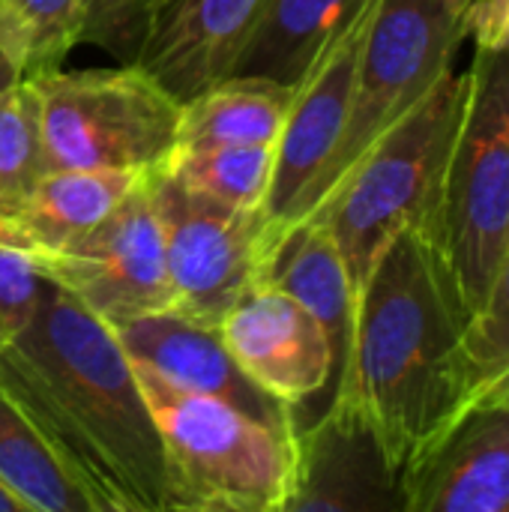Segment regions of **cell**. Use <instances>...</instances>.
<instances>
[{"instance_id":"obj_1","label":"cell","mask_w":509,"mask_h":512,"mask_svg":"<svg viewBox=\"0 0 509 512\" xmlns=\"http://www.w3.org/2000/svg\"><path fill=\"white\" fill-rule=\"evenodd\" d=\"M0 384L93 512H165L162 444L114 330L48 282L21 336L0 348Z\"/></svg>"},{"instance_id":"obj_2","label":"cell","mask_w":509,"mask_h":512,"mask_svg":"<svg viewBox=\"0 0 509 512\" xmlns=\"http://www.w3.org/2000/svg\"><path fill=\"white\" fill-rule=\"evenodd\" d=\"M471 387L462 315L426 231L405 228L357 288L351 342L330 405L375 435L402 480L414 453Z\"/></svg>"},{"instance_id":"obj_3","label":"cell","mask_w":509,"mask_h":512,"mask_svg":"<svg viewBox=\"0 0 509 512\" xmlns=\"http://www.w3.org/2000/svg\"><path fill=\"white\" fill-rule=\"evenodd\" d=\"M447 291L471 324L509 249V54L477 48L435 210L426 222Z\"/></svg>"},{"instance_id":"obj_4","label":"cell","mask_w":509,"mask_h":512,"mask_svg":"<svg viewBox=\"0 0 509 512\" xmlns=\"http://www.w3.org/2000/svg\"><path fill=\"white\" fill-rule=\"evenodd\" d=\"M465 96L468 69L450 66L306 216L333 237L354 291L399 231L426 228L459 132Z\"/></svg>"},{"instance_id":"obj_5","label":"cell","mask_w":509,"mask_h":512,"mask_svg":"<svg viewBox=\"0 0 509 512\" xmlns=\"http://www.w3.org/2000/svg\"><path fill=\"white\" fill-rule=\"evenodd\" d=\"M162 444L165 512H285L297 483V435L180 390L135 363Z\"/></svg>"},{"instance_id":"obj_6","label":"cell","mask_w":509,"mask_h":512,"mask_svg":"<svg viewBox=\"0 0 509 512\" xmlns=\"http://www.w3.org/2000/svg\"><path fill=\"white\" fill-rule=\"evenodd\" d=\"M48 168L153 171L177 150L180 99L141 66L30 78Z\"/></svg>"},{"instance_id":"obj_7","label":"cell","mask_w":509,"mask_h":512,"mask_svg":"<svg viewBox=\"0 0 509 512\" xmlns=\"http://www.w3.org/2000/svg\"><path fill=\"white\" fill-rule=\"evenodd\" d=\"M465 39V12L453 0H378L357 60L348 123L318 183L315 204L432 90Z\"/></svg>"},{"instance_id":"obj_8","label":"cell","mask_w":509,"mask_h":512,"mask_svg":"<svg viewBox=\"0 0 509 512\" xmlns=\"http://www.w3.org/2000/svg\"><path fill=\"white\" fill-rule=\"evenodd\" d=\"M162 228L171 312L219 327L228 309L255 285L276 246L267 210H237L213 201L162 168L150 171Z\"/></svg>"},{"instance_id":"obj_9","label":"cell","mask_w":509,"mask_h":512,"mask_svg":"<svg viewBox=\"0 0 509 512\" xmlns=\"http://www.w3.org/2000/svg\"><path fill=\"white\" fill-rule=\"evenodd\" d=\"M33 264L45 282L75 297L111 330L171 309V282L150 171L90 234L60 252L33 255Z\"/></svg>"},{"instance_id":"obj_10","label":"cell","mask_w":509,"mask_h":512,"mask_svg":"<svg viewBox=\"0 0 509 512\" xmlns=\"http://www.w3.org/2000/svg\"><path fill=\"white\" fill-rule=\"evenodd\" d=\"M399 486L405 512H509V369L459 399Z\"/></svg>"},{"instance_id":"obj_11","label":"cell","mask_w":509,"mask_h":512,"mask_svg":"<svg viewBox=\"0 0 509 512\" xmlns=\"http://www.w3.org/2000/svg\"><path fill=\"white\" fill-rule=\"evenodd\" d=\"M375 6L378 0H363L357 12L333 30L303 78L294 84L288 120L276 144V174L264 207L276 243L315 207L318 183L348 123L357 60Z\"/></svg>"},{"instance_id":"obj_12","label":"cell","mask_w":509,"mask_h":512,"mask_svg":"<svg viewBox=\"0 0 509 512\" xmlns=\"http://www.w3.org/2000/svg\"><path fill=\"white\" fill-rule=\"evenodd\" d=\"M216 330L243 372L291 408L318 396L339 372L321 321L264 276L246 288Z\"/></svg>"},{"instance_id":"obj_13","label":"cell","mask_w":509,"mask_h":512,"mask_svg":"<svg viewBox=\"0 0 509 512\" xmlns=\"http://www.w3.org/2000/svg\"><path fill=\"white\" fill-rule=\"evenodd\" d=\"M264 0H135L132 63L180 102L234 72Z\"/></svg>"},{"instance_id":"obj_14","label":"cell","mask_w":509,"mask_h":512,"mask_svg":"<svg viewBox=\"0 0 509 512\" xmlns=\"http://www.w3.org/2000/svg\"><path fill=\"white\" fill-rule=\"evenodd\" d=\"M114 336L129 360L153 369L168 384L219 399L273 432H300L294 408L270 396L243 372L216 327L189 321L165 309L117 327Z\"/></svg>"},{"instance_id":"obj_15","label":"cell","mask_w":509,"mask_h":512,"mask_svg":"<svg viewBox=\"0 0 509 512\" xmlns=\"http://www.w3.org/2000/svg\"><path fill=\"white\" fill-rule=\"evenodd\" d=\"M291 510H402L399 474L354 414L330 405L312 429L297 432Z\"/></svg>"},{"instance_id":"obj_16","label":"cell","mask_w":509,"mask_h":512,"mask_svg":"<svg viewBox=\"0 0 509 512\" xmlns=\"http://www.w3.org/2000/svg\"><path fill=\"white\" fill-rule=\"evenodd\" d=\"M147 177V171H48L9 213L0 216V240L33 255H51L111 216Z\"/></svg>"},{"instance_id":"obj_17","label":"cell","mask_w":509,"mask_h":512,"mask_svg":"<svg viewBox=\"0 0 509 512\" xmlns=\"http://www.w3.org/2000/svg\"><path fill=\"white\" fill-rule=\"evenodd\" d=\"M294 87L267 75H225L180 105L177 150L279 144Z\"/></svg>"},{"instance_id":"obj_18","label":"cell","mask_w":509,"mask_h":512,"mask_svg":"<svg viewBox=\"0 0 509 512\" xmlns=\"http://www.w3.org/2000/svg\"><path fill=\"white\" fill-rule=\"evenodd\" d=\"M264 279L288 291L300 306H306L321 321L342 366L351 342L357 291L333 237L312 219L297 222L273 246Z\"/></svg>"},{"instance_id":"obj_19","label":"cell","mask_w":509,"mask_h":512,"mask_svg":"<svg viewBox=\"0 0 509 512\" xmlns=\"http://www.w3.org/2000/svg\"><path fill=\"white\" fill-rule=\"evenodd\" d=\"M360 3L363 0H264L234 72L267 75L294 87L321 45Z\"/></svg>"},{"instance_id":"obj_20","label":"cell","mask_w":509,"mask_h":512,"mask_svg":"<svg viewBox=\"0 0 509 512\" xmlns=\"http://www.w3.org/2000/svg\"><path fill=\"white\" fill-rule=\"evenodd\" d=\"M0 480L30 512H93L87 495L42 444L24 411L0 384Z\"/></svg>"},{"instance_id":"obj_21","label":"cell","mask_w":509,"mask_h":512,"mask_svg":"<svg viewBox=\"0 0 509 512\" xmlns=\"http://www.w3.org/2000/svg\"><path fill=\"white\" fill-rule=\"evenodd\" d=\"M162 171L228 207L264 210L276 174V144L174 150Z\"/></svg>"},{"instance_id":"obj_22","label":"cell","mask_w":509,"mask_h":512,"mask_svg":"<svg viewBox=\"0 0 509 512\" xmlns=\"http://www.w3.org/2000/svg\"><path fill=\"white\" fill-rule=\"evenodd\" d=\"M87 0H0V42L24 81L60 69L84 39Z\"/></svg>"},{"instance_id":"obj_23","label":"cell","mask_w":509,"mask_h":512,"mask_svg":"<svg viewBox=\"0 0 509 512\" xmlns=\"http://www.w3.org/2000/svg\"><path fill=\"white\" fill-rule=\"evenodd\" d=\"M48 171L39 96L30 81H18L0 93V216L9 213Z\"/></svg>"},{"instance_id":"obj_24","label":"cell","mask_w":509,"mask_h":512,"mask_svg":"<svg viewBox=\"0 0 509 512\" xmlns=\"http://www.w3.org/2000/svg\"><path fill=\"white\" fill-rule=\"evenodd\" d=\"M465 351L474 384L509 369V249L483 312L465 324Z\"/></svg>"},{"instance_id":"obj_25","label":"cell","mask_w":509,"mask_h":512,"mask_svg":"<svg viewBox=\"0 0 509 512\" xmlns=\"http://www.w3.org/2000/svg\"><path fill=\"white\" fill-rule=\"evenodd\" d=\"M45 288L33 258L0 240V348L27 330Z\"/></svg>"},{"instance_id":"obj_26","label":"cell","mask_w":509,"mask_h":512,"mask_svg":"<svg viewBox=\"0 0 509 512\" xmlns=\"http://www.w3.org/2000/svg\"><path fill=\"white\" fill-rule=\"evenodd\" d=\"M135 0H87V24H84V39L102 42L111 51H126L132 54V36H135Z\"/></svg>"},{"instance_id":"obj_27","label":"cell","mask_w":509,"mask_h":512,"mask_svg":"<svg viewBox=\"0 0 509 512\" xmlns=\"http://www.w3.org/2000/svg\"><path fill=\"white\" fill-rule=\"evenodd\" d=\"M465 30L477 48L509 54V0H474L465 9Z\"/></svg>"},{"instance_id":"obj_28","label":"cell","mask_w":509,"mask_h":512,"mask_svg":"<svg viewBox=\"0 0 509 512\" xmlns=\"http://www.w3.org/2000/svg\"><path fill=\"white\" fill-rule=\"evenodd\" d=\"M18 81H24V75H21L18 63L12 60V54H9V51L3 48V42H0V93H3L6 87L18 84Z\"/></svg>"},{"instance_id":"obj_29","label":"cell","mask_w":509,"mask_h":512,"mask_svg":"<svg viewBox=\"0 0 509 512\" xmlns=\"http://www.w3.org/2000/svg\"><path fill=\"white\" fill-rule=\"evenodd\" d=\"M0 512H30V507L0 480Z\"/></svg>"},{"instance_id":"obj_30","label":"cell","mask_w":509,"mask_h":512,"mask_svg":"<svg viewBox=\"0 0 509 512\" xmlns=\"http://www.w3.org/2000/svg\"><path fill=\"white\" fill-rule=\"evenodd\" d=\"M453 3H456V9H459V12H465L474 0H453Z\"/></svg>"}]
</instances>
